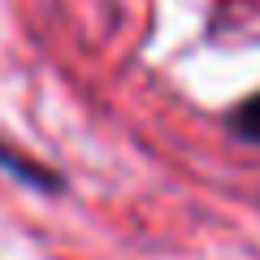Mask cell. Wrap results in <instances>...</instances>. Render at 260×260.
<instances>
[{
    "instance_id": "1",
    "label": "cell",
    "mask_w": 260,
    "mask_h": 260,
    "mask_svg": "<svg viewBox=\"0 0 260 260\" xmlns=\"http://www.w3.org/2000/svg\"><path fill=\"white\" fill-rule=\"evenodd\" d=\"M0 165H9V174H18V178H26L30 186H56V178L52 174H44L39 165H26L22 156H9V152L0 148Z\"/></svg>"
},
{
    "instance_id": "2",
    "label": "cell",
    "mask_w": 260,
    "mask_h": 260,
    "mask_svg": "<svg viewBox=\"0 0 260 260\" xmlns=\"http://www.w3.org/2000/svg\"><path fill=\"white\" fill-rule=\"evenodd\" d=\"M234 130H239L243 139H256L260 143V95H251V100L234 113Z\"/></svg>"
}]
</instances>
